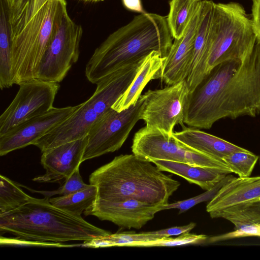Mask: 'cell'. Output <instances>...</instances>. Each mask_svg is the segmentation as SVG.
Returning a JSON list of instances; mask_svg holds the SVG:
<instances>
[{"label": "cell", "instance_id": "6da1fadb", "mask_svg": "<svg viewBox=\"0 0 260 260\" xmlns=\"http://www.w3.org/2000/svg\"><path fill=\"white\" fill-rule=\"evenodd\" d=\"M260 114V42L242 61L222 62L189 94L184 123L209 129L222 118Z\"/></svg>", "mask_w": 260, "mask_h": 260}, {"label": "cell", "instance_id": "7a4b0ae2", "mask_svg": "<svg viewBox=\"0 0 260 260\" xmlns=\"http://www.w3.org/2000/svg\"><path fill=\"white\" fill-rule=\"evenodd\" d=\"M49 197H32L23 206L0 214L1 235L16 236L1 239V244H24L55 246L68 241L88 242L111 234L84 220L53 205Z\"/></svg>", "mask_w": 260, "mask_h": 260}, {"label": "cell", "instance_id": "3957f363", "mask_svg": "<svg viewBox=\"0 0 260 260\" xmlns=\"http://www.w3.org/2000/svg\"><path fill=\"white\" fill-rule=\"evenodd\" d=\"M173 37L167 17L140 14L111 34L94 50L85 70L87 80L96 84L123 66L144 59L153 51L165 57Z\"/></svg>", "mask_w": 260, "mask_h": 260}, {"label": "cell", "instance_id": "277c9868", "mask_svg": "<svg viewBox=\"0 0 260 260\" xmlns=\"http://www.w3.org/2000/svg\"><path fill=\"white\" fill-rule=\"evenodd\" d=\"M89 182L97 188L93 204L133 199L160 206L168 204L180 185L151 162L133 153L115 157L92 172Z\"/></svg>", "mask_w": 260, "mask_h": 260}, {"label": "cell", "instance_id": "5b68a950", "mask_svg": "<svg viewBox=\"0 0 260 260\" xmlns=\"http://www.w3.org/2000/svg\"><path fill=\"white\" fill-rule=\"evenodd\" d=\"M67 4L66 0H47L33 15L9 24L13 84L37 78Z\"/></svg>", "mask_w": 260, "mask_h": 260}, {"label": "cell", "instance_id": "8992f818", "mask_svg": "<svg viewBox=\"0 0 260 260\" xmlns=\"http://www.w3.org/2000/svg\"><path fill=\"white\" fill-rule=\"evenodd\" d=\"M144 59L126 64L102 79L96 84V89L89 99L33 145L43 153L87 136L92 127L128 88Z\"/></svg>", "mask_w": 260, "mask_h": 260}, {"label": "cell", "instance_id": "52a82bcc", "mask_svg": "<svg viewBox=\"0 0 260 260\" xmlns=\"http://www.w3.org/2000/svg\"><path fill=\"white\" fill-rule=\"evenodd\" d=\"M256 42L252 19L241 5L215 3L209 34L207 74L222 62L243 60Z\"/></svg>", "mask_w": 260, "mask_h": 260}, {"label": "cell", "instance_id": "ba28073f", "mask_svg": "<svg viewBox=\"0 0 260 260\" xmlns=\"http://www.w3.org/2000/svg\"><path fill=\"white\" fill-rule=\"evenodd\" d=\"M133 153L143 159H162L214 169L226 174L232 171L222 160L194 151L182 144L173 136L145 126L134 135Z\"/></svg>", "mask_w": 260, "mask_h": 260}, {"label": "cell", "instance_id": "9c48e42d", "mask_svg": "<svg viewBox=\"0 0 260 260\" xmlns=\"http://www.w3.org/2000/svg\"><path fill=\"white\" fill-rule=\"evenodd\" d=\"M189 91L186 80L144 94L141 119L147 127L172 137L174 127H183Z\"/></svg>", "mask_w": 260, "mask_h": 260}, {"label": "cell", "instance_id": "30bf717a", "mask_svg": "<svg viewBox=\"0 0 260 260\" xmlns=\"http://www.w3.org/2000/svg\"><path fill=\"white\" fill-rule=\"evenodd\" d=\"M81 25L64 11L39 68L37 79L59 83L79 58Z\"/></svg>", "mask_w": 260, "mask_h": 260}, {"label": "cell", "instance_id": "8fae6325", "mask_svg": "<svg viewBox=\"0 0 260 260\" xmlns=\"http://www.w3.org/2000/svg\"><path fill=\"white\" fill-rule=\"evenodd\" d=\"M143 102L142 94L129 108L121 111L112 108L106 113L88 134L82 162L120 149L141 119Z\"/></svg>", "mask_w": 260, "mask_h": 260}, {"label": "cell", "instance_id": "7c38bea8", "mask_svg": "<svg viewBox=\"0 0 260 260\" xmlns=\"http://www.w3.org/2000/svg\"><path fill=\"white\" fill-rule=\"evenodd\" d=\"M10 105L0 116V136L16 125L52 108L58 83L34 79L19 85Z\"/></svg>", "mask_w": 260, "mask_h": 260}, {"label": "cell", "instance_id": "4fadbf2b", "mask_svg": "<svg viewBox=\"0 0 260 260\" xmlns=\"http://www.w3.org/2000/svg\"><path fill=\"white\" fill-rule=\"evenodd\" d=\"M80 106L53 107L39 116L26 120L0 136V155L34 143L70 117Z\"/></svg>", "mask_w": 260, "mask_h": 260}, {"label": "cell", "instance_id": "5bb4252c", "mask_svg": "<svg viewBox=\"0 0 260 260\" xmlns=\"http://www.w3.org/2000/svg\"><path fill=\"white\" fill-rule=\"evenodd\" d=\"M160 206L128 199L117 202L92 204L83 212L122 228L140 229L152 220Z\"/></svg>", "mask_w": 260, "mask_h": 260}, {"label": "cell", "instance_id": "9a60e30c", "mask_svg": "<svg viewBox=\"0 0 260 260\" xmlns=\"http://www.w3.org/2000/svg\"><path fill=\"white\" fill-rule=\"evenodd\" d=\"M200 3L183 35L179 39H175L158 73V79L168 85L185 80L188 76L200 18Z\"/></svg>", "mask_w": 260, "mask_h": 260}, {"label": "cell", "instance_id": "2e32d148", "mask_svg": "<svg viewBox=\"0 0 260 260\" xmlns=\"http://www.w3.org/2000/svg\"><path fill=\"white\" fill-rule=\"evenodd\" d=\"M87 136L65 143L42 153L44 174L34 178L38 182H55L70 177L82 162Z\"/></svg>", "mask_w": 260, "mask_h": 260}, {"label": "cell", "instance_id": "e0dca14e", "mask_svg": "<svg viewBox=\"0 0 260 260\" xmlns=\"http://www.w3.org/2000/svg\"><path fill=\"white\" fill-rule=\"evenodd\" d=\"M214 4L212 1H201L200 18L194 41L192 58L186 79L189 93L193 91L207 74L209 34Z\"/></svg>", "mask_w": 260, "mask_h": 260}, {"label": "cell", "instance_id": "ac0fdd59", "mask_svg": "<svg viewBox=\"0 0 260 260\" xmlns=\"http://www.w3.org/2000/svg\"><path fill=\"white\" fill-rule=\"evenodd\" d=\"M260 200V176L235 177L233 175L219 189L206 206L210 216L225 208Z\"/></svg>", "mask_w": 260, "mask_h": 260}, {"label": "cell", "instance_id": "d6986e66", "mask_svg": "<svg viewBox=\"0 0 260 260\" xmlns=\"http://www.w3.org/2000/svg\"><path fill=\"white\" fill-rule=\"evenodd\" d=\"M172 136L185 146L215 157L222 158L232 152L245 149L220 138L192 127H182Z\"/></svg>", "mask_w": 260, "mask_h": 260}, {"label": "cell", "instance_id": "ffe728a7", "mask_svg": "<svg viewBox=\"0 0 260 260\" xmlns=\"http://www.w3.org/2000/svg\"><path fill=\"white\" fill-rule=\"evenodd\" d=\"M165 57L157 51H153L143 60L131 85L114 104L112 108L117 111L125 110L135 104L148 82L158 79Z\"/></svg>", "mask_w": 260, "mask_h": 260}, {"label": "cell", "instance_id": "44dd1931", "mask_svg": "<svg viewBox=\"0 0 260 260\" xmlns=\"http://www.w3.org/2000/svg\"><path fill=\"white\" fill-rule=\"evenodd\" d=\"M151 162L160 171L179 176L206 191L215 187L228 175L214 169L181 162L162 159H153Z\"/></svg>", "mask_w": 260, "mask_h": 260}, {"label": "cell", "instance_id": "7402d4cb", "mask_svg": "<svg viewBox=\"0 0 260 260\" xmlns=\"http://www.w3.org/2000/svg\"><path fill=\"white\" fill-rule=\"evenodd\" d=\"M13 85L10 24L5 3L1 0L0 87L3 90Z\"/></svg>", "mask_w": 260, "mask_h": 260}, {"label": "cell", "instance_id": "603a6c76", "mask_svg": "<svg viewBox=\"0 0 260 260\" xmlns=\"http://www.w3.org/2000/svg\"><path fill=\"white\" fill-rule=\"evenodd\" d=\"M210 217L222 218L229 220L234 225L235 229L247 225L260 224V200L225 208Z\"/></svg>", "mask_w": 260, "mask_h": 260}, {"label": "cell", "instance_id": "cb8c5ba5", "mask_svg": "<svg viewBox=\"0 0 260 260\" xmlns=\"http://www.w3.org/2000/svg\"><path fill=\"white\" fill-rule=\"evenodd\" d=\"M201 0H171L167 22L174 39L183 35Z\"/></svg>", "mask_w": 260, "mask_h": 260}, {"label": "cell", "instance_id": "d4e9b609", "mask_svg": "<svg viewBox=\"0 0 260 260\" xmlns=\"http://www.w3.org/2000/svg\"><path fill=\"white\" fill-rule=\"evenodd\" d=\"M96 194V186L89 184L84 189L66 196L49 198V201L57 208L75 216H81V214L94 202Z\"/></svg>", "mask_w": 260, "mask_h": 260}, {"label": "cell", "instance_id": "484cf974", "mask_svg": "<svg viewBox=\"0 0 260 260\" xmlns=\"http://www.w3.org/2000/svg\"><path fill=\"white\" fill-rule=\"evenodd\" d=\"M32 197L24 192L19 184L0 176V214L12 211L26 204Z\"/></svg>", "mask_w": 260, "mask_h": 260}, {"label": "cell", "instance_id": "4316f807", "mask_svg": "<svg viewBox=\"0 0 260 260\" xmlns=\"http://www.w3.org/2000/svg\"><path fill=\"white\" fill-rule=\"evenodd\" d=\"M259 156L245 149L232 152L224 156L222 160L231 169L232 173L240 177L250 176Z\"/></svg>", "mask_w": 260, "mask_h": 260}, {"label": "cell", "instance_id": "83f0119b", "mask_svg": "<svg viewBox=\"0 0 260 260\" xmlns=\"http://www.w3.org/2000/svg\"><path fill=\"white\" fill-rule=\"evenodd\" d=\"M230 176L231 175H230V174H228L224 179L219 182L213 188L207 190L206 192L200 195L188 199L177 201L171 204L168 203L160 206L158 208V212L167 209H178L179 210V213L180 214L185 212L197 204L203 202L210 201L215 196L222 185L229 178Z\"/></svg>", "mask_w": 260, "mask_h": 260}, {"label": "cell", "instance_id": "f1b7e54d", "mask_svg": "<svg viewBox=\"0 0 260 260\" xmlns=\"http://www.w3.org/2000/svg\"><path fill=\"white\" fill-rule=\"evenodd\" d=\"M208 237L205 235H197L185 233L176 238L163 237L155 240L140 242L135 246L151 247V246H174L186 244H193L202 243L207 240Z\"/></svg>", "mask_w": 260, "mask_h": 260}, {"label": "cell", "instance_id": "f546056e", "mask_svg": "<svg viewBox=\"0 0 260 260\" xmlns=\"http://www.w3.org/2000/svg\"><path fill=\"white\" fill-rule=\"evenodd\" d=\"M79 169L76 170L70 177L64 179V182L56 190L52 191H39L25 187L31 191L41 193L45 197L49 198L56 194H59L60 196H61L74 193L84 189L89 185V184H86L83 182Z\"/></svg>", "mask_w": 260, "mask_h": 260}, {"label": "cell", "instance_id": "4dcf8cb0", "mask_svg": "<svg viewBox=\"0 0 260 260\" xmlns=\"http://www.w3.org/2000/svg\"><path fill=\"white\" fill-rule=\"evenodd\" d=\"M196 225L195 223L191 222L183 226L172 227L156 231L148 232V233L159 238L169 237L172 236H179L183 233L189 232L195 227Z\"/></svg>", "mask_w": 260, "mask_h": 260}, {"label": "cell", "instance_id": "1f68e13d", "mask_svg": "<svg viewBox=\"0 0 260 260\" xmlns=\"http://www.w3.org/2000/svg\"><path fill=\"white\" fill-rule=\"evenodd\" d=\"M7 11L9 24L17 18L26 4L30 0H3Z\"/></svg>", "mask_w": 260, "mask_h": 260}, {"label": "cell", "instance_id": "d6a6232c", "mask_svg": "<svg viewBox=\"0 0 260 260\" xmlns=\"http://www.w3.org/2000/svg\"><path fill=\"white\" fill-rule=\"evenodd\" d=\"M47 0H30L28 1L17 18H26L35 14Z\"/></svg>", "mask_w": 260, "mask_h": 260}, {"label": "cell", "instance_id": "836d02e7", "mask_svg": "<svg viewBox=\"0 0 260 260\" xmlns=\"http://www.w3.org/2000/svg\"><path fill=\"white\" fill-rule=\"evenodd\" d=\"M252 21L256 35V40L260 41V0H252Z\"/></svg>", "mask_w": 260, "mask_h": 260}, {"label": "cell", "instance_id": "e575fe53", "mask_svg": "<svg viewBox=\"0 0 260 260\" xmlns=\"http://www.w3.org/2000/svg\"><path fill=\"white\" fill-rule=\"evenodd\" d=\"M122 2L124 7L129 10L140 14L145 12L141 0H122Z\"/></svg>", "mask_w": 260, "mask_h": 260}, {"label": "cell", "instance_id": "d590c367", "mask_svg": "<svg viewBox=\"0 0 260 260\" xmlns=\"http://www.w3.org/2000/svg\"><path fill=\"white\" fill-rule=\"evenodd\" d=\"M79 1H83L85 2H88V3H98V2L103 1L104 0H79Z\"/></svg>", "mask_w": 260, "mask_h": 260}, {"label": "cell", "instance_id": "8d00e7d4", "mask_svg": "<svg viewBox=\"0 0 260 260\" xmlns=\"http://www.w3.org/2000/svg\"><path fill=\"white\" fill-rule=\"evenodd\" d=\"M258 160H259V164L260 165V155L259 156Z\"/></svg>", "mask_w": 260, "mask_h": 260}, {"label": "cell", "instance_id": "74e56055", "mask_svg": "<svg viewBox=\"0 0 260 260\" xmlns=\"http://www.w3.org/2000/svg\"><path fill=\"white\" fill-rule=\"evenodd\" d=\"M258 42H260V41H258Z\"/></svg>", "mask_w": 260, "mask_h": 260}]
</instances>
